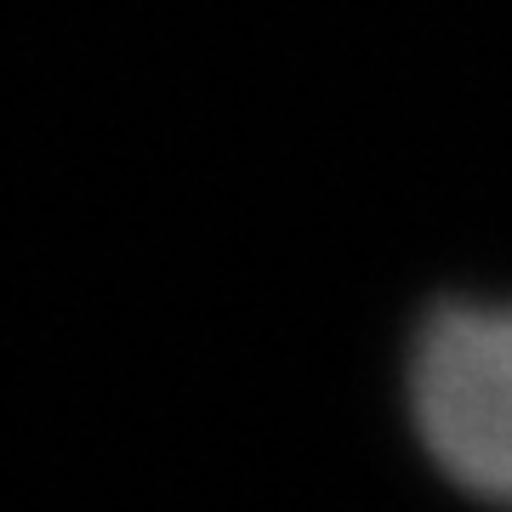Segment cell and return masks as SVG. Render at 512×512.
<instances>
[{"label": "cell", "instance_id": "obj_1", "mask_svg": "<svg viewBox=\"0 0 512 512\" xmlns=\"http://www.w3.org/2000/svg\"><path fill=\"white\" fill-rule=\"evenodd\" d=\"M410 410L461 490L512 507V302H450L416 336Z\"/></svg>", "mask_w": 512, "mask_h": 512}]
</instances>
